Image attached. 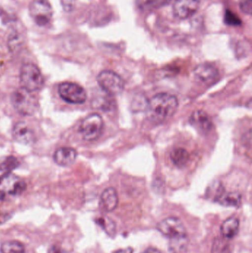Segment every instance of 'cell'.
<instances>
[{
  "instance_id": "cell-1",
  "label": "cell",
  "mask_w": 252,
  "mask_h": 253,
  "mask_svg": "<svg viewBox=\"0 0 252 253\" xmlns=\"http://www.w3.org/2000/svg\"><path fill=\"white\" fill-rule=\"evenodd\" d=\"M178 108L179 100L176 96L167 93H158L146 103V114L151 121L162 123L171 118Z\"/></svg>"
},
{
  "instance_id": "cell-2",
  "label": "cell",
  "mask_w": 252,
  "mask_h": 253,
  "mask_svg": "<svg viewBox=\"0 0 252 253\" xmlns=\"http://www.w3.org/2000/svg\"><path fill=\"white\" fill-rule=\"evenodd\" d=\"M26 183L11 172L0 176V201H6L20 196L26 190Z\"/></svg>"
},
{
  "instance_id": "cell-3",
  "label": "cell",
  "mask_w": 252,
  "mask_h": 253,
  "mask_svg": "<svg viewBox=\"0 0 252 253\" xmlns=\"http://www.w3.org/2000/svg\"><path fill=\"white\" fill-rule=\"evenodd\" d=\"M11 102L18 114L25 117L34 116L38 109V102L35 96L22 87L13 92Z\"/></svg>"
},
{
  "instance_id": "cell-4",
  "label": "cell",
  "mask_w": 252,
  "mask_h": 253,
  "mask_svg": "<svg viewBox=\"0 0 252 253\" xmlns=\"http://www.w3.org/2000/svg\"><path fill=\"white\" fill-rule=\"evenodd\" d=\"M19 78L22 88L31 93L38 91L42 88L44 84L42 75L38 67L34 64L28 63L22 65Z\"/></svg>"
},
{
  "instance_id": "cell-5",
  "label": "cell",
  "mask_w": 252,
  "mask_h": 253,
  "mask_svg": "<svg viewBox=\"0 0 252 253\" xmlns=\"http://www.w3.org/2000/svg\"><path fill=\"white\" fill-rule=\"evenodd\" d=\"M97 81L101 88L109 96L118 94L124 88V80L113 71H102L98 76Z\"/></svg>"
},
{
  "instance_id": "cell-6",
  "label": "cell",
  "mask_w": 252,
  "mask_h": 253,
  "mask_svg": "<svg viewBox=\"0 0 252 253\" xmlns=\"http://www.w3.org/2000/svg\"><path fill=\"white\" fill-rule=\"evenodd\" d=\"M104 122L99 114H90L86 117L79 126V132L85 141L97 139L103 130Z\"/></svg>"
},
{
  "instance_id": "cell-7",
  "label": "cell",
  "mask_w": 252,
  "mask_h": 253,
  "mask_svg": "<svg viewBox=\"0 0 252 253\" xmlns=\"http://www.w3.org/2000/svg\"><path fill=\"white\" fill-rule=\"evenodd\" d=\"M30 15L38 26H45L50 23L53 11L47 0H34L30 4Z\"/></svg>"
},
{
  "instance_id": "cell-8",
  "label": "cell",
  "mask_w": 252,
  "mask_h": 253,
  "mask_svg": "<svg viewBox=\"0 0 252 253\" xmlns=\"http://www.w3.org/2000/svg\"><path fill=\"white\" fill-rule=\"evenodd\" d=\"M158 231L171 240L185 239L187 236L186 230L183 222L175 217L166 218L157 226Z\"/></svg>"
},
{
  "instance_id": "cell-9",
  "label": "cell",
  "mask_w": 252,
  "mask_h": 253,
  "mask_svg": "<svg viewBox=\"0 0 252 253\" xmlns=\"http://www.w3.org/2000/svg\"><path fill=\"white\" fill-rule=\"evenodd\" d=\"M59 93L61 98L68 103L81 105L87 99V93L84 89L75 83L69 82L59 84Z\"/></svg>"
},
{
  "instance_id": "cell-10",
  "label": "cell",
  "mask_w": 252,
  "mask_h": 253,
  "mask_svg": "<svg viewBox=\"0 0 252 253\" xmlns=\"http://www.w3.org/2000/svg\"><path fill=\"white\" fill-rule=\"evenodd\" d=\"M199 7V0H176L173 4V14L178 19H189L197 13Z\"/></svg>"
},
{
  "instance_id": "cell-11",
  "label": "cell",
  "mask_w": 252,
  "mask_h": 253,
  "mask_svg": "<svg viewBox=\"0 0 252 253\" xmlns=\"http://www.w3.org/2000/svg\"><path fill=\"white\" fill-rule=\"evenodd\" d=\"M194 77L197 81L204 84H213L218 78V70L211 64L204 63L198 65L194 70Z\"/></svg>"
},
{
  "instance_id": "cell-12",
  "label": "cell",
  "mask_w": 252,
  "mask_h": 253,
  "mask_svg": "<svg viewBox=\"0 0 252 253\" xmlns=\"http://www.w3.org/2000/svg\"><path fill=\"white\" fill-rule=\"evenodd\" d=\"M12 135L15 141L25 145L33 144L36 140L35 133L32 128L23 122L15 125Z\"/></svg>"
},
{
  "instance_id": "cell-13",
  "label": "cell",
  "mask_w": 252,
  "mask_h": 253,
  "mask_svg": "<svg viewBox=\"0 0 252 253\" xmlns=\"http://www.w3.org/2000/svg\"><path fill=\"white\" fill-rule=\"evenodd\" d=\"M192 126L201 133H208L213 128V122L207 113L201 110L194 111L189 118Z\"/></svg>"
},
{
  "instance_id": "cell-14",
  "label": "cell",
  "mask_w": 252,
  "mask_h": 253,
  "mask_svg": "<svg viewBox=\"0 0 252 253\" xmlns=\"http://www.w3.org/2000/svg\"><path fill=\"white\" fill-rule=\"evenodd\" d=\"M77 158V152L71 147L58 149L53 155V160L59 166L68 167L74 163Z\"/></svg>"
},
{
  "instance_id": "cell-15",
  "label": "cell",
  "mask_w": 252,
  "mask_h": 253,
  "mask_svg": "<svg viewBox=\"0 0 252 253\" xmlns=\"http://www.w3.org/2000/svg\"><path fill=\"white\" fill-rule=\"evenodd\" d=\"M118 197L117 192L112 187L106 189L101 196V206L106 212H112L118 206Z\"/></svg>"
},
{
  "instance_id": "cell-16",
  "label": "cell",
  "mask_w": 252,
  "mask_h": 253,
  "mask_svg": "<svg viewBox=\"0 0 252 253\" xmlns=\"http://www.w3.org/2000/svg\"><path fill=\"white\" fill-rule=\"evenodd\" d=\"M215 199L220 205L229 208H238L241 204V194L235 192L225 193L224 191H219Z\"/></svg>"
},
{
  "instance_id": "cell-17",
  "label": "cell",
  "mask_w": 252,
  "mask_h": 253,
  "mask_svg": "<svg viewBox=\"0 0 252 253\" xmlns=\"http://www.w3.org/2000/svg\"><path fill=\"white\" fill-rule=\"evenodd\" d=\"M240 229V221L238 218L232 217L228 218L226 221H223L220 227V232H221L223 237L227 239H233L237 236Z\"/></svg>"
},
{
  "instance_id": "cell-18",
  "label": "cell",
  "mask_w": 252,
  "mask_h": 253,
  "mask_svg": "<svg viewBox=\"0 0 252 253\" xmlns=\"http://www.w3.org/2000/svg\"><path fill=\"white\" fill-rule=\"evenodd\" d=\"M173 163L178 168H183L189 162V154L187 150L183 148H176L172 151L170 156Z\"/></svg>"
},
{
  "instance_id": "cell-19",
  "label": "cell",
  "mask_w": 252,
  "mask_h": 253,
  "mask_svg": "<svg viewBox=\"0 0 252 253\" xmlns=\"http://www.w3.org/2000/svg\"><path fill=\"white\" fill-rule=\"evenodd\" d=\"M171 1L172 0H136L138 6L144 10L161 8L170 4Z\"/></svg>"
},
{
  "instance_id": "cell-20",
  "label": "cell",
  "mask_w": 252,
  "mask_h": 253,
  "mask_svg": "<svg viewBox=\"0 0 252 253\" xmlns=\"http://www.w3.org/2000/svg\"><path fill=\"white\" fill-rule=\"evenodd\" d=\"M0 251L1 253H25L23 245L18 242H6L1 245Z\"/></svg>"
},
{
  "instance_id": "cell-21",
  "label": "cell",
  "mask_w": 252,
  "mask_h": 253,
  "mask_svg": "<svg viewBox=\"0 0 252 253\" xmlns=\"http://www.w3.org/2000/svg\"><path fill=\"white\" fill-rule=\"evenodd\" d=\"M226 238H217L213 244L212 253H227L229 251V244Z\"/></svg>"
},
{
  "instance_id": "cell-22",
  "label": "cell",
  "mask_w": 252,
  "mask_h": 253,
  "mask_svg": "<svg viewBox=\"0 0 252 253\" xmlns=\"http://www.w3.org/2000/svg\"><path fill=\"white\" fill-rule=\"evenodd\" d=\"M18 166H19V162L13 156H8L0 162V170L5 171L7 172L16 169Z\"/></svg>"
},
{
  "instance_id": "cell-23",
  "label": "cell",
  "mask_w": 252,
  "mask_h": 253,
  "mask_svg": "<svg viewBox=\"0 0 252 253\" xmlns=\"http://www.w3.org/2000/svg\"><path fill=\"white\" fill-rule=\"evenodd\" d=\"M99 224L109 236H112L115 234V224L112 220L108 218H99Z\"/></svg>"
},
{
  "instance_id": "cell-24",
  "label": "cell",
  "mask_w": 252,
  "mask_h": 253,
  "mask_svg": "<svg viewBox=\"0 0 252 253\" xmlns=\"http://www.w3.org/2000/svg\"><path fill=\"white\" fill-rule=\"evenodd\" d=\"M225 22L227 25H233V26L241 25V19L230 10H226V14H225Z\"/></svg>"
},
{
  "instance_id": "cell-25",
  "label": "cell",
  "mask_w": 252,
  "mask_h": 253,
  "mask_svg": "<svg viewBox=\"0 0 252 253\" xmlns=\"http://www.w3.org/2000/svg\"><path fill=\"white\" fill-rule=\"evenodd\" d=\"M21 42H22V41H21L20 37H19V34L13 33V34L10 35V38H9V48L11 50H14L16 47H18V46L20 45Z\"/></svg>"
},
{
  "instance_id": "cell-26",
  "label": "cell",
  "mask_w": 252,
  "mask_h": 253,
  "mask_svg": "<svg viewBox=\"0 0 252 253\" xmlns=\"http://www.w3.org/2000/svg\"><path fill=\"white\" fill-rule=\"evenodd\" d=\"M240 8L244 13L250 15L252 13V0H241L240 1Z\"/></svg>"
},
{
  "instance_id": "cell-27",
  "label": "cell",
  "mask_w": 252,
  "mask_h": 253,
  "mask_svg": "<svg viewBox=\"0 0 252 253\" xmlns=\"http://www.w3.org/2000/svg\"><path fill=\"white\" fill-rule=\"evenodd\" d=\"M61 4L65 12H71L75 7V0H60Z\"/></svg>"
},
{
  "instance_id": "cell-28",
  "label": "cell",
  "mask_w": 252,
  "mask_h": 253,
  "mask_svg": "<svg viewBox=\"0 0 252 253\" xmlns=\"http://www.w3.org/2000/svg\"><path fill=\"white\" fill-rule=\"evenodd\" d=\"M47 253H70L68 251H65L63 248L58 246L50 247Z\"/></svg>"
},
{
  "instance_id": "cell-29",
  "label": "cell",
  "mask_w": 252,
  "mask_h": 253,
  "mask_svg": "<svg viewBox=\"0 0 252 253\" xmlns=\"http://www.w3.org/2000/svg\"><path fill=\"white\" fill-rule=\"evenodd\" d=\"M142 253H161L160 252L159 250L156 249V248H147L146 251H144Z\"/></svg>"
},
{
  "instance_id": "cell-30",
  "label": "cell",
  "mask_w": 252,
  "mask_h": 253,
  "mask_svg": "<svg viewBox=\"0 0 252 253\" xmlns=\"http://www.w3.org/2000/svg\"><path fill=\"white\" fill-rule=\"evenodd\" d=\"M133 250L131 248H126L124 250H119L115 253H133Z\"/></svg>"
}]
</instances>
